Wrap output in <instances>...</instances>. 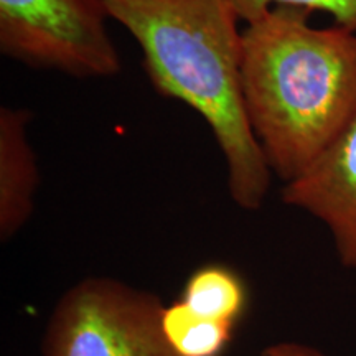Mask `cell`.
Masks as SVG:
<instances>
[{"label":"cell","instance_id":"cell-1","mask_svg":"<svg viewBox=\"0 0 356 356\" xmlns=\"http://www.w3.org/2000/svg\"><path fill=\"white\" fill-rule=\"evenodd\" d=\"M312 13L279 6L243 30L244 111L284 184L302 175L356 115V32L310 25Z\"/></svg>","mask_w":356,"mask_h":356},{"label":"cell","instance_id":"cell-2","mask_svg":"<svg viewBox=\"0 0 356 356\" xmlns=\"http://www.w3.org/2000/svg\"><path fill=\"white\" fill-rule=\"evenodd\" d=\"M109 17L140 47L160 96L202 115L226 163L228 193L259 211L273 170L249 126L241 92L243 32L228 0H102Z\"/></svg>","mask_w":356,"mask_h":356},{"label":"cell","instance_id":"cell-3","mask_svg":"<svg viewBox=\"0 0 356 356\" xmlns=\"http://www.w3.org/2000/svg\"><path fill=\"white\" fill-rule=\"evenodd\" d=\"M162 310L152 292L114 277H84L53 307L42 355L178 356L163 335Z\"/></svg>","mask_w":356,"mask_h":356},{"label":"cell","instance_id":"cell-4","mask_svg":"<svg viewBox=\"0 0 356 356\" xmlns=\"http://www.w3.org/2000/svg\"><path fill=\"white\" fill-rule=\"evenodd\" d=\"M102 0H0V51L30 68L113 78L121 58Z\"/></svg>","mask_w":356,"mask_h":356},{"label":"cell","instance_id":"cell-5","mask_svg":"<svg viewBox=\"0 0 356 356\" xmlns=\"http://www.w3.org/2000/svg\"><path fill=\"white\" fill-rule=\"evenodd\" d=\"M280 200L322 222L340 264L356 269V115L302 175L284 184Z\"/></svg>","mask_w":356,"mask_h":356},{"label":"cell","instance_id":"cell-6","mask_svg":"<svg viewBox=\"0 0 356 356\" xmlns=\"http://www.w3.org/2000/svg\"><path fill=\"white\" fill-rule=\"evenodd\" d=\"M32 114L10 106L0 108V239L10 241L35 211L40 186L38 160L26 126Z\"/></svg>","mask_w":356,"mask_h":356},{"label":"cell","instance_id":"cell-7","mask_svg":"<svg viewBox=\"0 0 356 356\" xmlns=\"http://www.w3.org/2000/svg\"><path fill=\"white\" fill-rule=\"evenodd\" d=\"M180 300L202 317L238 325L246 314L249 291L233 267L208 262L190 274Z\"/></svg>","mask_w":356,"mask_h":356},{"label":"cell","instance_id":"cell-8","mask_svg":"<svg viewBox=\"0 0 356 356\" xmlns=\"http://www.w3.org/2000/svg\"><path fill=\"white\" fill-rule=\"evenodd\" d=\"M162 330L178 356H221L233 341L236 325L202 317L178 299L163 305Z\"/></svg>","mask_w":356,"mask_h":356},{"label":"cell","instance_id":"cell-9","mask_svg":"<svg viewBox=\"0 0 356 356\" xmlns=\"http://www.w3.org/2000/svg\"><path fill=\"white\" fill-rule=\"evenodd\" d=\"M228 2L244 24L257 20L270 8L287 6L328 13L337 25L356 32V0H228Z\"/></svg>","mask_w":356,"mask_h":356},{"label":"cell","instance_id":"cell-10","mask_svg":"<svg viewBox=\"0 0 356 356\" xmlns=\"http://www.w3.org/2000/svg\"><path fill=\"white\" fill-rule=\"evenodd\" d=\"M261 356H333L325 353L323 350L314 345L302 343V341H279V343L267 345L261 351Z\"/></svg>","mask_w":356,"mask_h":356}]
</instances>
